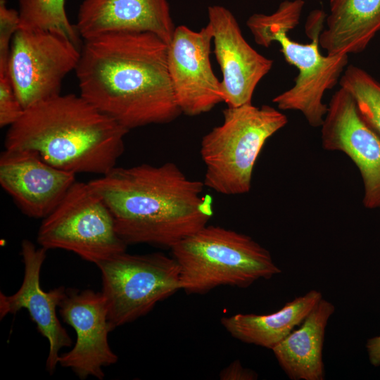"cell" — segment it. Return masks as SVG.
Listing matches in <instances>:
<instances>
[{"label":"cell","instance_id":"obj_22","mask_svg":"<svg viewBox=\"0 0 380 380\" xmlns=\"http://www.w3.org/2000/svg\"><path fill=\"white\" fill-rule=\"evenodd\" d=\"M19 25L18 11L0 0V74H7L11 41Z\"/></svg>","mask_w":380,"mask_h":380},{"label":"cell","instance_id":"obj_21","mask_svg":"<svg viewBox=\"0 0 380 380\" xmlns=\"http://www.w3.org/2000/svg\"><path fill=\"white\" fill-rule=\"evenodd\" d=\"M339 84L352 95L362 118L380 137V82L350 64L344 70Z\"/></svg>","mask_w":380,"mask_h":380},{"label":"cell","instance_id":"obj_12","mask_svg":"<svg viewBox=\"0 0 380 380\" xmlns=\"http://www.w3.org/2000/svg\"><path fill=\"white\" fill-rule=\"evenodd\" d=\"M321 128L323 148L343 152L359 170L364 206L380 209V137L362 118L344 88L331 96Z\"/></svg>","mask_w":380,"mask_h":380},{"label":"cell","instance_id":"obj_9","mask_svg":"<svg viewBox=\"0 0 380 380\" xmlns=\"http://www.w3.org/2000/svg\"><path fill=\"white\" fill-rule=\"evenodd\" d=\"M80 57L78 46L58 32L18 28L7 74L23 108L60 94L63 79L75 70Z\"/></svg>","mask_w":380,"mask_h":380},{"label":"cell","instance_id":"obj_10","mask_svg":"<svg viewBox=\"0 0 380 380\" xmlns=\"http://www.w3.org/2000/svg\"><path fill=\"white\" fill-rule=\"evenodd\" d=\"M59 313L76 333L72 348L58 357V365L70 369L80 379L105 378L103 368L118 362L108 342L113 331L108 319L107 301L102 292L66 289Z\"/></svg>","mask_w":380,"mask_h":380},{"label":"cell","instance_id":"obj_4","mask_svg":"<svg viewBox=\"0 0 380 380\" xmlns=\"http://www.w3.org/2000/svg\"><path fill=\"white\" fill-rule=\"evenodd\" d=\"M304 5L303 0L284 1L272 14L251 15L246 25L257 44L268 48L273 42L279 43L286 61L298 71L293 86L272 101L279 110L300 111L310 126L318 127L328 110L323 96L339 82L348 65V55L321 53L319 39L327 17L321 10L312 11L308 17L305 32L311 39L310 43L290 38L288 34L299 24Z\"/></svg>","mask_w":380,"mask_h":380},{"label":"cell","instance_id":"obj_17","mask_svg":"<svg viewBox=\"0 0 380 380\" xmlns=\"http://www.w3.org/2000/svg\"><path fill=\"white\" fill-rule=\"evenodd\" d=\"M334 311V304L322 298L299 327L272 350L289 379H324L322 351L325 330Z\"/></svg>","mask_w":380,"mask_h":380},{"label":"cell","instance_id":"obj_19","mask_svg":"<svg viewBox=\"0 0 380 380\" xmlns=\"http://www.w3.org/2000/svg\"><path fill=\"white\" fill-rule=\"evenodd\" d=\"M322 298L320 291L310 290L285 303L274 312L267 315L239 313L222 317L221 323L234 338L272 350L301 324Z\"/></svg>","mask_w":380,"mask_h":380},{"label":"cell","instance_id":"obj_1","mask_svg":"<svg viewBox=\"0 0 380 380\" xmlns=\"http://www.w3.org/2000/svg\"><path fill=\"white\" fill-rule=\"evenodd\" d=\"M75 68L80 95L127 129L174 121L182 112L168 70V44L144 32L84 40Z\"/></svg>","mask_w":380,"mask_h":380},{"label":"cell","instance_id":"obj_13","mask_svg":"<svg viewBox=\"0 0 380 380\" xmlns=\"http://www.w3.org/2000/svg\"><path fill=\"white\" fill-rule=\"evenodd\" d=\"M214 54L222 74L223 102L227 107L252 103L254 91L270 71L273 61L256 51L244 39L233 13L222 6L208 8Z\"/></svg>","mask_w":380,"mask_h":380},{"label":"cell","instance_id":"obj_7","mask_svg":"<svg viewBox=\"0 0 380 380\" xmlns=\"http://www.w3.org/2000/svg\"><path fill=\"white\" fill-rule=\"evenodd\" d=\"M37 241L46 250L70 251L96 265L125 252L127 246L102 197L89 182L77 181L43 219Z\"/></svg>","mask_w":380,"mask_h":380},{"label":"cell","instance_id":"obj_6","mask_svg":"<svg viewBox=\"0 0 380 380\" xmlns=\"http://www.w3.org/2000/svg\"><path fill=\"white\" fill-rule=\"evenodd\" d=\"M287 122L285 114L268 105L257 107L249 103L225 108L222 123L201 141L205 186L224 195L248 193L263 146Z\"/></svg>","mask_w":380,"mask_h":380},{"label":"cell","instance_id":"obj_18","mask_svg":"<svg viewBox=\"0 0 380 380\" xmlns=\"http://www.w3.org/2000/svg\"><path fill=\"white\" fill-rule=\"evenodd\" d=\"M325 23L319 41L327 54L360 53L380 30V0H329Z\"/></svg>","mask_w":380,"mask_h":380},{"label":"cell","instance_id":"obj_16","mask_svg":"<svg viewBox=\"0 0 380 380\" xmlns=\"http://www.w3.org/2000/svg\"><path fill=\"white\" fill-rule=\"evenodd\" d=\"M75 26L84 40L110 32H144L167 44L176 27L167 0H84Z\"/></svg>","mask_w":380,"mask_h":380},{"label":"cell","instance_id":"obj_3","mask_svg":"<svg viewBox=\"0 0 380 380\" xmlns=\"http://www.w3.org/2000/svg\"><path fill=\"white\" fill-rule=\"evenodd\" d=\"M129 129L80 95L61 94L25 109L7 131V149L36 152L62 170L104 175L116 166Z\"/></svg>","mask_w":380,"mask_h":380},{"label":"cell","instance_id":"obj_20","mask_svg":"<svg viewBox=\"0 0 380 380\" xmlns=\"http://www.w3.org/2000/svg\"><path fill=\"white\" fill-rule=\"evenodd\" d=\"M65 0H18L19 28L58 32L78 46L80 35L67 16Z\"/></svg>","mask_w":380,"mask_h":380},{"label":"cell","instance_id":"obj_23","mask_svg":"<svg viewBox=\"0 0 380 380\" xmlns=\"http://www.w3.org/2000/svg\"><path fill=\"white\" fill-rule=\"evenodd\" d=\"M24 110L8 74H0V127L15 123Z\"/></svg>","mask_w":380,"mask_h":380},{"label":"cell","instance_id":"obj_5","mask_svg":"<svg viewBox=\"0 0 380 380\" xmlns=\"http://www.w3.org/2000/svg\"><path fill=\"white\" fill-rule=\"evenodd\" d=\"M170 249L179 267L180 288L189 294L220 286L248 288L281 272L251 236L219 226L207 224Z\"/></svg>","mask_w":380,"mask_h":380},{"label":"cell","instance_id":"obj_2","mask_svg":"<svg viewBox=\"0 0 380 380\" xmlns=\"http://www.w3.org/2000/svg\"><path fill=\"white\" fill-rule=\"evenodd\" d=\"M89 183L107 204L127 245L171 248L213 215L203 182L188 178L172 162L115 167Z\"/></svg>","mask_w":380,"mask_h":380},{"label":"cell","instance_id":"obj_15","mask_svg":"<svg viewBox=\"0 0 380 380\" xmlns=\"http://www.w3.org/2000/svg\"><path fill=\"white\" fill-rule=\"evenodd\" d=\"M75 176L52 166L33 151L5 148L0 156V184L30 217L49 215L76 182Z\"/></svg>","mask_w":380,"mask_h":380},{"label":"cell","instance_id":"obj_24","mask_svg":"<svg viewBox=\"0 0 380 380\" xmlns=\"http://www.w3.org/2000/svg\"><path fill=\"white\" fill-rule=\"evenodd\" d=\"M221 380H255L258 373L249 368L244 367L238 360L233 361L224 367L219 374Z\"/></svg>","mask_w":380,"mask_h":380},{"label":"cell","instance_id":"obj_8","mask_svg":"<svg viewBox=\"0 0 380 380\" xmlns=\"http://www.w3.org/2000/svg\"><path fill=\"white\" fill-rule=\"evenodd\" d=\"M112 330L148 314L180 290L179 267L163 253H119L96 265Z\"/></svg>","mask_w":380,"mask_h":380},{"label":"cell","instance_id":"obj_11","mask_svg":"<svg viewBox=\"0 0 380 380\" xmlns=\"http://www.w3.org/2000/svg\"><path fill=\"white\" fill-rule=\"evenodd\" d=\"M213 39L209 24L198 31L175 27L168 44V70L177 105L188 116H196L223 102L221 81L210 61Z\"/></svg>","mask_w":380,"mask_h":380},{"label":"cell","instance_id":"obj_14","mask_svg":"<svg viewBox=\"0 0 380 380\" xmlns=\"http://www.w3.org/2000/svg\"><path fill=\"white\" fill-rule=\"evenodd\" d=\"M47 250L37 248L30 241L21 243V255L24 264V277L19 289L12 295L0 293V318L7 315H15L25 309L31 320L36 324L37 331L49 342V353L46 369L52 374L58 365L59 351L70 347L72 339L61 325L56 309L63 299L66 288L59 286L48 292L40 286V272L46 257Z\"/></svg>","mask_w":380,"mask_h":380},{"label":"cell","instance_id":"obj_25","mask_svg":"<svg viewBox=\"0 0 380 380\" xmlns=\"http://www.w3.org/2000/svg\"><path fill=\"white\" fill-rule=\"evenodd\" d=\"M366 349L370 364L380 366V336L369 338L366 343Z\"/></svg>","mask_w":380,"mask_h":380}]
</instances>
